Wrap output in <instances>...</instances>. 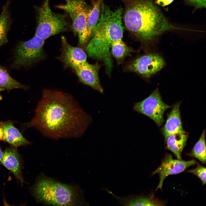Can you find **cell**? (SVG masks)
<instances>
[{"label": "cell", "mask_w": 206, "mask_h": 206, "mask_svg": "<svg viewBox=\"0 0 206 206\" xmlns=\"http://www.w3.org/2000/svg\"><path fill=\"white\" fill-rule=\"evenodd\" d=\"M171 107L163 101L157 88L144 100L134 103L133 110L150 118L159 126L164 122L165 111Z\"/></svg>", "instance_id": "cell-8"}, {"label": "cell", "mask_w": 206, "mask_h": 206, "mask_svg": "<svg viewBox=\"0 0 206 206\" xmlns=\"http://www.w3.org/2000/svg\"><path fill=\"white\" fill-rule=\"evenodd\" d=\"M188 135L185 133H177L165 137L166 148L172 152L177 159L181 160V154L185 146Z\"/></svg>", "instance_id": "cell-16"}, {"label": "cell", "mask_w": 206, "mask_h": 206, "mask_svg": "<svg viewBox=\"0 0 206 206\" xmlns=\"http://www.w3.org/2000/svg\"><path fill=\"white\" fill-rule=\"evenodd\" d=\"M4 134V128L2 122H0V140H2Z\"/></svg>", "instance_id": "cell-26"}, {"label": "cell", "mask_w": 206, "mask_h": 206, "mask_svg": "<svg viewBox=\"0 0 206 206\" xmlns=\"http://www.w3.org/2000/svg\"><path fill=\"white\" fill-rule=\"evenodd\" d=\"M4 89V88H2V87L0 88V100H1L2 98V97L0 94V93L1 92V91H3Z\"/></svg>", "instance_id": "cell-28"}, {"label": "cell", "mask_w": 206, "mask_h": 206, "mask_svg": "<svg viewBox=\"0 0 206 206\" xmlns=\"http://www.w3.org/2000/svg\"><path fill=\"white\" fill-rule=\"evenodd\" d=\"M10 23L9 16L6 7L0 15V47L7 41V34Z\"/></svg>", "instance_id": "cell-21"}, {"label": "cell", "mask_w": 206, "mask_h": 206, "mask_svg": "<svg viewBox=\"0 0 206 206\" xmlns=\"http://www.w3.org/2000/svg\"><path fill=\"white\" fill-rule=\"evenodd\" d=\"M66 3L55 6L68 14L72 22V28L77 34L79 44L80 46L85 45L89 40L86 26V20L90 7L85 0H65Z\"/></svg>", "instance_id": "cell-6"}, {"label": "cell", "mask_w": 206, "mask_h": 206, "mask_svg": "<svg viewBox=\"0 0 206 206\" xmlns=\"http://www.w3.org/2000/svg\"><path fill=\"white\" fill-rule=\"evenodd\" d=\"M124 6L126 29L140 40H152L166 31L179 29L164 15L153 0H120Z\"/></svg>", "instance_id": "cell-2"}, {"label": "cell", "mask_w": 206, "mask_h": 206, "mask_svg": "<svg viewBox=\"0 0 206 206\" xmlns=\"http://www.w3.org/2000/svg\"><path fill=\"white\" fill-rule=\"evenodd\" d=\"M3 152L0 148V163H1V160L3 155Z\"/></svg>", "instance_id": "cell-27"}, {"label": "cell", "mask_w": 206, "mask_h": 206, "mask_svg": "<svg viewBox=\"0 0 206 206\" xmlns=\"http://www.w3.org/2000/svg\"><path fill=\"white\" fill-rule=\"evenodd\" d=\"M91 121V117L71 94L46 89L29 126L46 137L57 140L82 137Z\"/></svg>", "instance_id": "cell-1"}, {"label": "cell", "mask_w": 206, "mask_h": 206, "mask_svg": "<svg viewBox=\"0 0 206 206\" xmlns=\"http://www.w3.org/2000/svg\"><path fill=\"white\" fill-rule=\"evenodd\" d=\"M123 11L121 7L113 11L104 3L102 4L99 19L86 48L90 57L102 60L109 58L112 43L123 37Z\"/></svg>", "instance_id": "cell-3"}, {"label": "cell", "mask_w": 206, "mask_h": 206, "mask_svg": "<svg viewBox=\"0 0 206 206\" xmlns=\"http://www.w3.org/2000/svg\"><path fill=\"white\" fill-rule=\"evenodd\" d=\"M49 0H43L37 9V26L35 35L45 40L54 35L67 31L70 27L68 14L53 12Z\"/></svg>", "instance_id": "cell-5"}, {"label": "cell", "mask_w": 206, "mask_h": 206, "mask_svg": "<svg viewBox=\"0 0 206 206\" xmlns=\"http://www.w3.org/2000/svg\"><path fill=\"white\" fill-rule=\"evenodd\" d=\"M205 130H203L199 140L195 144L190 153L188 155L197 159L203 164L206 161Z\"/></svg>", "instance_id": "cell-19"}, {"label": "cell", "mask_w": 206, "mask_h": 206, "mask_svg": "<svg viewBox=\"0 0 206 206\" xmlns=\"http://www.w3.org/2000/svg\"><path fill=\"white\" fill-rule=\"evenodd\" d=\"M187 172L197 176L201 180L203 185L205 184L206 169L205 167L198 164L195 168L188 170Z\"/></svg>", "instance_id": "cell-23"}, {"label": "cell", "mask_w": 206, "mask_h": 206, "mask_svg": "<svg viewBox=\"0 0 206 206\" xmlns=\"http://www.w3.org/2000/svg\"><path fill=\"white\" fill-rule=\"evenodd\" d=\"M4 128L2 140L15 147L30 144L11 121L2 122Z\"/></svg>", "instance_id": "cell-17"}, {"label": "cell", "mask_w": 206, "mask_h": 206, "mask_svg": "<svg viewBox=\"0 0 206 206\" xmlns=\"http://www.w3.org/2000/svg\"><path fill=\"white\" fill-rule=\"evenodd\" d=\"M196 163L195 159L185 161L174 159L171 154H166L160 165L152 173V175L157 174L159 176V181L156 190L162 189L163 182L168 176L182 173Z\"/></svg>", "instance_id": "cell-9"}, {"label": "cell", "mask_w": 206, "mask_h": 206, "mask_svg": "<svg viewBox=\"0 0 206 206\" xmlns=\"http://www.w3.org/2000/svg\"><path fill=\"white\" fill-rule=\"evenodd\" d=\"M1 163L13 174L22 185L24 181L22 175L21 161L17 150L13 148L6 149L3 152Z\"/></svg>", "instance_id": "cell-14"}, {"label": "cell", "mask_w": 206, "mask_h": 206, "mask_svg": "<svg viewBox=\"0 0 206 206\" xmlns=\"http://www.w3.org/2000/svg\"><path fill=\"white\" fill-rule=\"evenodd\" d=\"M185 2L196 9L205 8L206 0H185Z\"/></svg>", "instance_id": "cell-24"}, {"label": "cell", "mask_w": 206, "mask_h": 206, "mask_svg": "<svg viewBox=\"0 0 206 206\" xmlns=\"http://www.w3.org/2000/svg\"><path fill=\"white\" fill-rule=\"evenodd\" d=\"M165 64L162 57L156 53H150L136 59L128 66V68L144 77L148 78L160 71Z\"/></svg>", "instance_id": "cell-10"}, {"label": "cell", "mask_w": 206, "mask_h": 206, "mask_svg": "<svg viewBox=\"0 0 206 206\" xmlns=\"http://www.w3.org/2000/svg\"><path fill=\"white\" fill-rule=\"evenodd\" d=\"M44 42L35 35L27 41L20 42L15 50L14 65L28 67L41 60L43 57Z\"/></svg>", "instance_id": "cell-7"}, {"label": "cell", "mask_w": 206, "mask_h": 206, "mask_svg": "<svg viewBox=\"0 0 206 206\" xmlns=\"http://www.w3.org/2000/svg\"><path fill=\"white\" fill-rule=\"evenodd\" d=\"M62 54L60 59L66 66L71 68L89 63L86 53L80 48L73 46L67 42L66 38L61 37Z\"/></svg>", "instance_id": "cell-11"}, {"label": "cell", "mask_w": 206, "mask_h": 206, "mask_svg": "<svg viewBox=\"0 0 206 206\" xmlns=\"http://www.w3.org/2000/svg\"><path fill=\"white\" fill-rule=\"evenodd\" d=\"M103 0H93L92 6L88 13L86 26L89 39L92 36L99 19L101 4Z\"/></svg>", "instance_id": "cell-18"}, {"label": "cell", "mask_w": 206, "mask_h": 206, "mask_svg": "<svg viewBox=\"0 0 206 206\" xmlns=\"http://www.w3.org/2000/svg\"><path fill=\"white\" fill-rule=\"evenodd\" d=\"M174 0H156V3L162 7H165L171 4Z\"/></svg>", "instance_id": "cell-25"}, {"label": "cell", "mask_w": 206, "mask_h": 206, "mask_svg": "<svg viewBox=\"0 0 206 206\" xmlns=\"http://www.w3.org/2000/svg\"><path fill=\"white\" fill-rule=\"evenodd\" d=\"M99 69L98 64H91L89 63L87 65L75 67L72 68L81 82L103 94V89L98 77Z\"/></svg>", "instance_id": "cell-12"}, {"label": "cell", "mask_w": 206, "mask_h": 206, "mask_svg": "<svg viewBox=\"0 0 206 206\" xmlns=\"http://www.w3.org/2000/svg\"><path fill=\"white\" fill-rule=\"evenodd\" d=\"M37 201L45 205H87L82 192L75 186L61 183L44 175L40 176L32 189Z\"/></svg>", "instance_id": "cell-4"}, {"label": "cell", "mask_w": 206, "mask_h": 206, "mask_svg": "<svg viewBox=\"0 0 206 206\" xmlns=\"http://www.w3.org/2000/svg\"><path fill=\"white\" fill-rule=\"evenodd\" d=\"M111 51L113 56L116 59L123 58L128 52L129 49L122 39L116 40L111 44Z\"/></svg>", "instance_id": "cell-22"}, {"label": "cell", "mask_w": 206, "mask_h": 206, "mask_svg": "<svg viewBox=\"0 0 206 206\" xmlns=\"http://www.w3.org/2000/svg\"><path fill=\"white\" fill-rule=\"evenodd\" d=\"M0 87L11 90L14 88L25 89V86L15 80L7 71L0 66Z\"/></svg>", "instance_id": "cell-20"}, {"label": "cell", "mask_w": 206, "mask_h": 206, "mask_svg": "<svg viewBox=\"0 0 206 206\" xmlns=\"http://www.w3.org/2000/svg\"><path fill=\"white\" fill-rule=\"evenodd\" d=\"M108 192L111 194L121 205L125 206H164L165 203L154 197L153 195H134L120 197L116 195L112 191Z\"/></svg>", "instance_id": "cell-13"}, {"label": "cell", "mask_w": 206, "mask_h": 206, "mask_svg": "<svg viewBox=\"0 0 206 206\" xmlns=\"http://www.w3.org/2000/svg\"><path fill=\"white\" fill-rule=\"evenodd\" d=\"M181 102L176 103L168 116L165 124L162 129L165 137L177 133H185L182 123L180 110Z\"/></svg>", "instance_id": "cell-15"}]
</instances>
